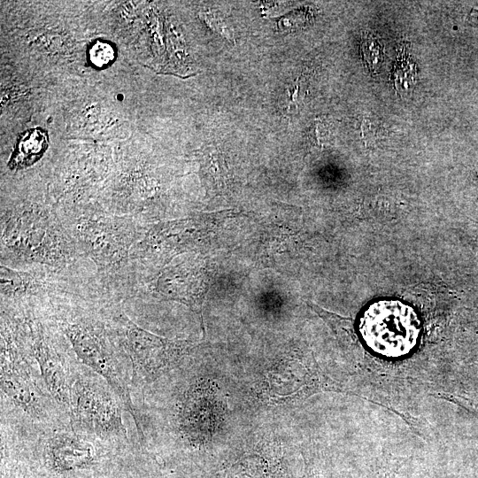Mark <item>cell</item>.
Masks as SVG:
<instances>
[{"label": "cell", "instance_id": "6da1fadb", "mask_svg": "<svg viewBox=\"0 0 478 478\" xmlns=\"http://www.w3.org/2000/svg\"><path fill=\"white\" fill-rule=\"evenodd\" d=\"M112 298L102 287L96 286L58 298L39 312L66 336L78 360L110 385L137 429L139 417L131 394L130 361L107 316Z\"/></svg>", "mask_w": 478, "mask_h": 478}, {"label": "cell", "instance_id": "7a4b0ae2", "mask_svg": "<svg viewBox=\"0 0 478 478\" xmlns=\"http://www.w3.org/2000/svg\"><path fill=\"white\" fill-rule=\"evenodd\" d=\"M0 231V265L16 269L42 267L77 275L96 274L55 204L29 199L3 203Z\"/></svg>", "mask_w": 478, "mask_h": 478}, {"label": "cell", "instance_id": "3957f363", "mask_svg": "<svg viewBox=\"0 0 478 478\" xmlns=\"http://www.w3.org/2000/svg\"><path fill=\"white\" fill-rule=\"evenodd\" d=\"M58 212L81 252L96 268L104 289L124 303L133 278L131 251L150 225L110 213L97 204Z\"/></svg>", "mask_w": 478, "mask_h": 478}, {"label": "cell", "instance_id": "277c9868", "mask_svg": "<svg viewBox=\"0 0 478 478\" xmlns=\"http://www.w3.org/2000/svg\"><path fill=\"white\" fill-rule=\"evenodd\" d=\"M1 405L42 427L70 425L31 353L23 319L1 312Z\"/></svg>", "mask_w": 478, "mask_h": 478}, {"label": "cell", "instance_id": "5b68a950", "mask_svg": "<svg viewBox=\"0 0 478 478\" xmlns=\"http://www.w3.org/2000/svg\"><path fill=\"white\" fill-rule=\"evenodd\" d=\"M124 410L110 385L77 358L73 366L70 390V427L120 449L141 447L140 443L134 444L130 440L123 422Z\"/></svg>", "mask_w": 478, "mask_h": 478}, {"label": "cell", "instance_id": "8992f818", "mask_svg": "<svg viewBox=\"0 0 478 478\" xmlns=\"http://www.w3.org/2000/svg\"><path fill=\"white\" fill-rule=\"evenodd\" d=\"M109 323L131 365L132 398L176 367L191 350L188 342H175L149 332L132 320L123 303L111 299Z\"/></svg>", "mask_w": 478, "mask_h": 478}, {"label": "cell", "instance_id": "52a82bcc", "mask_svg": "<svg viewBox=\"0 0 478 478\" xmlns=\"http://www.w3.org/2000/svg\"><path fill=\"white\" fill-rule=\"evenodd\" d=\"M0 266L1 312L16 316L38 312L53 300L99 284L96 274L77 275L42 267Z\"/></svg>", "mask_w": 478, "mask_h": 478}, {"label": "cell", "instance_id": "ba28073f", "mask_svg": "<svg viewBox=\"0 0 478 478\" xmlns=\"http://www.w3.org/2000/svg\"><path fill=\"white\" fill-rule=\"evenodd\" d=\"M19 317L23 319L28 345L44 384L69 418L73 366L77 358L66 336L42 312Z\"/></svg>", "mask_w": 478, "mask_h": 478}, {"label": "cell", "instance_id": "9c48e42d", "mask_svg": "<svg viewBox=\"0 0 478 478\" xmlns=\"http://www.w3.org/2000/svg\"><path fill=\"white\" fill-rule=\"evenodd\" d=\"M358 330L374 352L386 358H400L415 347L420 321L410 305L393 299L371 304L362 313Z\"/></svg>", "mask_w": 478, "mask_h": 478}, {"label": "cell", "instance_id": "30bf717a", "mask_svg": "<svg viewBox=\"0 0 478 478\" xmlns=\"http://www.w3.org/2000/svg\"><path fill=\"white\" fill-rule=\"evenodd\" d=\"M215 408L210 381L197 379L180 392L172 421L189 446L200 447L209 441L216 425Z\"/></svg>", "mask_w": 478, "mask_h": 478}, {"label": "cell", "instance_id": "8fae6325", "mask_svg": "<svg viewBox=\"0 0 478 478\" xmlns=\"http://www.w3.org/2000/svg\"><path fill=\"white\" fill-rule=\"evenodd\" d=\"M222 478H284L280 457L273 451L243 457L223 472Z\"/></svg>", "mask_w": 478, "mask_h": 478}, {"label": "cell", "instance_id": "7c38bea8", "mask_svg": "<svg viewBox=\"0 0 478 478\" xmlns=\"http://www.w3.org/2000/svg\"><path fill=\"white\" fill-rule=\"evenodd\" d=\"M46 148L45 134L39 129L30 130L17 144L10 158V168L19 170L29 167L41 158Z\"/></svg>", "mask_w": 478, "mask_h": 478}, {"label": "cell", "instance_id": "4fadbf2b", "mask_svg": "<svg viewBox=\"0 0 478 478\" xmlns=\"http://www.w3.org/2000/svg\"><path fill=\"white\" fill-rule=\"evenodd\" d=\"M416 67L405 54L398 58L395 68V85L398 91L405 92L415 82Z\"/></svg>", "mask_w": 478, "mask_h": 478}, {"label": "cell", "instance_id": "5bb4252c", "mask_svg": "<svg viewBox=\"0 0 478 478\" xmlns=\"http://www.w3.org/2000/svg\"><path fill=\"white\" fill-rule=\"evenodd\" d=\"M360 50L368 69L375 72L383 58L382 45L375 38L367 35L362 41Z\"/></svg>", "mask_w": 478, "mask_h": 478}, {"label": "cell", "instance_id": "9a60e30c", "mask_svg": "<svg viewBox=\"0 0 478 478\" xmlns=\"http://www.w3.org/2000/svg\"><path fill=\"white\" fill-rule=\"evenodd\" d=\"M113 58V48L105 42H95L89 50V59L96 66L109 65Z\"/></svg>", "mask_w": 478, "mask_h": 478}, {"label": "cell", "instance_id": "2e32d148", "mask_svg": "<svg viewBox=\"0 0 478 478\" xmlns=\"http://www.w3.org/2000/svg\"><path fill=\"white\" fill-rule=\"evenodd\" d=\"M146 459L147 457L145 455H142L138 458V459L119 469H116L110 474L93 478H143L142 475L143 471L141 466Z\"/></svg>", "mask_w": 478, "mask_h": 478}, {"label": "cell", "instance_id": "e0dca14e", "mask_svg": "<svg viewBox=\"0 0 478 478\" xmlns=\"http://www.w3.org/2000/svg\"><path fill=\"white\" fill-rule=\"evenodd\" d=\"M201 16L212 31L229 41L233 40L232 32L217 14L208 12H203Z\"/></svg>", "mask_w": 478, "mask_h": 478}, {"label": "cell", "instance_id": "ac0fdd59", "mask_svg": "<svg viewBox=\"0 0 478 478\" xmlns=\"http://www.w3.org/2000/svg\"><path fill=\"white\" fill-rule=\"evenodd\" d=\"M468 22L475 27H478V9H472L468 13Z\"/></svg>", "mask_w": 478, "mask_h": 478}, {"label": "cell", "instance_id": "d6986e66", "mask_svg": "<svg viewBox=\"0 0 478 478\" xmlns=\"http://www.w3.org/2000/svg\"><path fill=\"white\" fill-rule=\"evenodd\" d=\"M306 478H310V476H309V475H307V476H306Z\"/></svg>", "mask_w": 478, "mask_h": 478}]
</instances>
